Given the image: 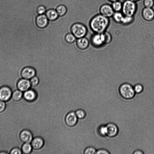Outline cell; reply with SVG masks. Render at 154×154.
Wrapping results in <instances>:
<instances>
[{"label":"cell","mask_w":154,"mask_h":154,"mask_svg":"<svg viewBox=\"0 0 154 154\" xmlns=\"http://www.w3.org/2000/svg\"><path fill=\"white\" fill-rule=\"evenodd\" d=\"M49 21H53L59 17L56 9L51 8L47 10L45 14Z\"/></svg>","instance_id":"obj_18"},{"label":"cell","mask_w":154,"mask_h":154,"mask_svg":"<svg viewBox=\"0 0 154 154\" xmlns=\"http://www.w3.org/2000/svg\"><path fill=\"white\" fill-rule=\"evenodd\" d=\"M137 9L136 2L130 0H125L122 2L121 12L124 15L134 16Z\"/></svg>","instance_id":"obj_3"},{"label":"cell","mask_w":154,"mask_h":154,"mask_svg":"<svg viewBox=\"0 0 154 154\" xmlns=\"http://www.w3.org/2000/svg\"><path fill=\"white\" fill-rule=\"evenodd\" d=\"M35 69L31 67L27 66L23 68L21 71V75L22 78L30 80L36 75Z\"/></svg>","instance_id":"obj_11"},{"label":"cell","mask_w":154,"mask_h":154,"mask_svg":"<svg viewBox=\"0 0 154 154\" xmlns=\"http://www.w3.org/2000/svg\"><path fill=\"white\" fill-rule=\"evenodd\" d=\"M23 96L26 100L31 102L34 101L37 97L36 92L31 88L24 91Z\"/></svg>","instance_id":"obj_17"},{"label":"cell","mask_w":154,"mask_h":154,"mask_svg":"<svg viewBox=\"0 0 154 154\" xmlns=\"http://www.w3.org/2000/svg\"><path fill=\"white\" fill-rule=\"evenodd\" d=\"M141 15L143 19L147 22L154 19V10L152 8L144 7L142 10Z\"/></svg>","instance_id":"obj_9"},{"label":"cell","mask_w":154,"mask_h":154,"mask_svg":"<svg viewBox=\"0 0 154 154\" xmlns=\"http://www.w3.org/2000/svg\"><path fill=\"white\" fill-rule=\"evenodd\" d=\"M75 114L78 119L84 118L85 116V113L82 109H79L75 111Z\"/></svg>","instance_id":"obj_31"},{"label":"cell","mask_w":154,"mask_h":154,"mask_svg":"<svg viewBox=\"0 0 154 154\" xmlns=\"http://www.w3.org/2000/svg\"><path fill=\"white\" fill-rule=\"evenodd\" d=\"M97 149L94 147L89 146L84 150V154H96Z\"/></svg>","instance_id":"obj_30"},{"label":"cell","mask_w":154,"mask_h":154,"mask_svg":"<svg viewBox=\"0 0 154 154\" xmlns=\"http://www.w3.org/2000/svg\"><path fill=\"white\" fill-rule=\"evenodd\" d=\"M71 32L76 38L85 37L88 32L87 27L84 24L77 23L73 24L71 28Z\"/></svg>","instance_id":"obj_4"},{"label":"cell","mask_w":154,"mask_h":154,"mask_svg":"<svg viewBox=\"0 0 154 154\" xmlns=\"http://www.w3.org/2000/svg\"><path fill=\"white\" fill-rule=\"evenodd\" d=\"M78 119L75 112L72 111L68 113L66 115L65 121L67 125L70 127H72L76 124Z\"/></svg>","instance_id":"obj_12"},{"label":"cell","mask_w":154,"mask_h":154,"mask_svg":"<svg viewBox=\"0 0 154 154\" xmlns=\"http://www.w3.org/2000/svg\"><path fill=\"white\" fill-rule=\"evenodd\" d=\"M6 104L5 101L0 100V112H3L5 109Z\"/></svg>","instance_id":"obj_34"},{"label":"cell","mask_w":154,"mask_h":154,"mask_svg":"<svg viewBox=\"0 0 154 154\" xmlns=\"http://www.w3.org/2000/svg\"><path fill=\"white\" fill-rule=\"evenodd\" d=\"M134 20V16L124 15L120 24L123 26L129 25L133 23Z\"/></svg>","instance_id":"obj_19"},{"label":"cell","mask_w":154,"mask_h":154,"mask_svg":"<svg viewBox=\"0 0 154 154\" xmlns=\"http://www.w3.org/2000/svg\"><path fill=\"white\" fill-rule=\"evenodd\" d=\"M131 0L133 2H137L139 1L140 0Z\"/></svg>","instance_id":"obj_37"},{"label":"cell","mask_w":154,"mask_h":154,"mask_svg":"<svg viewBox=\"0 0 154 154\" xmlns=\"http://www.w3.org/2000/svg\"><path fill=\"white\" fill-rule=\"evenodd\" d=\"M124 15L121 11L114 12L112 17L116 23L120 24Z\"/></svg>","instance_id":"obj_20"},{"label":"cell","mask_w":154,"mask_h":154,"mask_svg":"<svg viewBox=\"0 0 154 154\" xmlns=\"http://www.w3.org/2000/svg\"><path fill=\"white\" fill-rule=\"evenodd\" d=\"M48 10L47 7L43 5H40L37 7L36 11L38 15L45 14Z\"/></svg>","instance_id":"obj_28"},{"label":"cell","mask_w":154,"mask_h":154,"mask_svg":"<svg viewBox=\"0 0 154 154\" xmlns=\"http://www.w3.org/2000/svg\"><path fill=\"white\" fill-rule=\"evenodd\" d=\"M143 4L144 7L152 8L154 6V0H143Z\"/></svg>","instance_id":"obj_29"},{"label":"cell","mask_w":154,"mask_h":154,"mask_svg":"<svg viewBox=\"0 0 154 154\" xmlns=\"http://www.w3.org/2000/svg\"><path fill=\"white\" fill-rule=\"evenodd\" d=\"M33 149L32 146L30 143H25L22 147V151L24 153L26 154L31 153Z\"/></svg>","instance_id":"obj_24"},{"label":"cell","mask_w":154,"mask_h":154,"mask_svg":"<svg viewBox=\"0 0 154 154\" xmlns=\"http://www.w3.org/2000/svg\"><path fill=\"white\" fill-rule=\"evenodd\" d=\"M77 38L72 33H69L67 34L65 36V40L68 43H72L76 41Z\"/></svg>","instance_id":"obj_25"},{"label":"cell","mask_w":154,"mask_h":154,"mask_svg":"<svg viewBox=\"0 0 154 154\" xmlns=\"http://www.w3.org/2000/svg\"><path fill=\"white\" fill-rule=\"evenodd\" d=\"M92 45L96 48L101 47L106 43L105 32L93 33L88 39Z\"/></svg>","instance_id":"obj_5"},{"label":"cell","mask_w":154,"mask_h":154,"mask_svg":"<svg viewBox=\"0 0 154 154\" xmlns=\"http://www.w3.org/2000/svg\"><path fill=\"white\" fill-rule=\"evenodd\" d=\"M19 138L20 140L24 143H30L33 138V136L30 130L25 129L22 131L20 132Z\"/></svg>","instance_id":"obj_10"},{"label":"cell","mask_w":154,"mask_h":154,"mask_svg":"<svg viewBox=\"0 0 154 154\" xmlns=\"http://www.w3.org/2000/svg\"><path fill=\"white\" fill-rule=\"evenodd\" d=\"M110 24L109 18L97 13L91 18L89 25L91 29L94 32L101 33L107 30Z\"/></svg>","instance_id":"obj_1"},{"label":"cell","mask_w":154,"mask_h":154,"mask_svg":"<svg viewBox=\"0 0 154 154\" xmlns=\"http://www.w3.org/2000/svg\"><path fill=\"white\" fill-rule=\"evenodd\" d=\"M111 5L114 12L121 11L122 3L119 0L111 3Z\"/></svg>","instance_id":"obj_23"},{"label":"cell","mask_w":154,"mask_h":154,"mask_svg":"<svg viewBox=\"0 0 154 154\" xmlns=\"http://www.w3.org/2000/svg\"><path fill=\"white\" fill-rule=\"evenodd\" d=\"M76 43L78 47L81 50L87 48L89 46V40L85 37L77 38Z\"/></svg>","instance_id":"obj_16"},{"label":"cell","mask_w":154,"mask_h":154,"mask_svg":"<svg viewBox=\"0 0 154 154\" xmlns=\"http://www.w3.org/2000/svg\"><path fill=\"white\" fill-rule=\"evenodd\" d=\"M22 152L19 148H14L11 150L10 153L12 154H20L22 153Z\"/></svg>","instance_id":"obj_33"},{"label":"cell","mask_w":154,"mask_h":154,"mask_svg":"<svg viewBox=\"0 0 154 154\" xmlns=\"http://www.w3.org/2000/svg\"><path fill=\"white\" fill-rule=\"evenodd\" d=\"M132 154H144L143 152L140 149H137L135 150Z\"/></svg>","instance_id":"obj_35"},{"label":"cell","mask_w":154,"mask_h":154,"mask_svg":"<svg viewBox=\"0 0 154 154\" xmlns=\"http://www.w3.org/2000/svg\"><path fill=\"white\" fill-rule=\"evenodd\" d=\"M119 93L123 99L128 100L134 98L136 94L133 86L128 83H124L122 84L119 88Z\"/></svg>","instance_id":"obj_2"},{"label":"cell","mask_w":154,"mask_h":154,"mask_svg":"<svg viewBox=\"0 0 154 154\" xmlns=\"http://www.w3.org/2000/svg\"><path fill=\"white\" fill-rule=\"evenodd\" d=\"M55 9L59 17H62L66 13L67 10L66 6L63 4L58 5Z\"/></svg>","instance_id":"obj_21"},{"label":"cell","mask_w":154,"mask_h":154,"mask_svg":"<svg viewBox=\"0 0 154 154\" xmlns=\"http://www.w3.org/2000/svg\"><path fill=\"white\" fill-rule=\"evenodd\" d=\"M12 90L9 87L3 86L0 88V100L4 101L8 100L11 97Z\"/></svg>","instance_id":"obj_8"},{"label":"cell","mask_w":154,"mask_h":154,"mask_svg":"<svg viewBox=\"0 0 154 154\" xmlns=\"http://www.w3.org/2000/svg\"><path fill=\"white\" fill-rule=\"evenodd\" d=\"M107 128V137L106 138L105 144L108 138H113L116 137L119 132L117 125L113 122H109L106 124Z\"/></svg>","instance_id":"obj_7"},{"label":"cell","mask_w":154,"mask_h":154,"mask_svg":"<svg viewBox=\"0 0 154 154\" xmlns=\"http://www.w3.org/2000/svg\"><path fill=\"white\" fill-rule=\"evenodd\" d=\"M107 0L109 2H111V3H112L114 2H115V1H117V0Z\"/></svg>","instance_id":"obj_36"},{"label":"cell","mask_w":154,"mask_h":154,"mask_svg":"<svg viewBox=\"0 0 154 154\" xmlns=\"http://www.w3.org/2000/svg\"><path fill=\"white\" fill-rule=\"evenodd\" d=\"M44 144V141L41 137H34L32 142L31 145L33 148L32 150H36L41 148Z\"/></svg>","instance_id":"obj_15"},{"label":"cell","mask_w":154,"mask_h":154,"mask_svg":"<svg viewBox=\"0 0 154 154\" xmlns=\"http://www.w3.org/2000/svg\"><path fill=\"white\" fill-rule=\"evenodd\" d=\"M36 24L39 28H44L48 25L49 20L45 14L38 15L36 19Z\"/></svg>","instance_id":"obj_14"},{"label":"cell","mask_w":154,"mask_h":154,"mask_svg":"<svg viewBox=\"0 0 154 154\" xmlns=\"http://www.w3.org/2000/svg\"><path fill=\"white\" fill-rule=\"evenodd\" d=\"M23 96L22 91L17 89L12 92L11 97L14 100L18 101L21 99Z\"/></svg>","instance_id":"obj_22"},{"label":"cell","mask_w":154,"mask_h":154,"mask_svg":"<svg viewBox=\"0 0 154 154\" xmlns=\"http://www.w3.org/2000/svg\"><path fill=\"white\" fill-rule=\"evenodd\" d=\"M29 80L31 85V87H34L37 86L39 84V82L38 78L36 75L32 77Z\"/></svg>","instance_id":"obj_27"},{"label":"cell","mask_w":154,"mask_h":154,"mask_svg":"<svg viewBox=\"0 0 154 154\" xmlns=\"http://www.w3.org/2000/svg\"><path fill=\"white\" fill-rule=\"evenodd\" d=\"M17 89L20 91H25L30 88L31 85L30 80L24 78L20 79L17 83Z\"/></svg>","instance_id":"obj_13"},{"label":"cell","mask_w":154,"mask_h":154,"mask_svg":"<svg viewBox=\"0 0 154 154\" xmlns=\"http://www.w3.org/2000/svg\"><path fill=\"white\" fill-rule=\"evenodd\" d=\"M134 87V91L136 94H139L141 93L143 90V85L140 83H137L135 85Z\"/></svg>","instance_id":"obj_26"},{"label":"cell","mask_w":154,"mask_h":154,"mask_svg":"<svg viewBox=\"0 0 154 154\" xmlns=\"http://www.w3.org/2000/svg\"><path fill=\"white\" fill-rule=\"evenodd\" d=\"M96 154H110V153L106 149L101 148L97 150Z\"/></svg>","instance_id":"obj_32"},{"label":"cell","mask_w":154,"mask_h":154,"mask_svg":"<svg viewBox=\"0 0 154 154\" xmlns=\"http://www.w3.org/2000/svg\"><path fill=\"white\" fill-rule=\"evenodd\" d=\"M98 12L103 16L110 18L112 17L114 11L111 5L105 3L99 7Z\"/></svg>","instance_id":"obj_6"}]
</instances>
